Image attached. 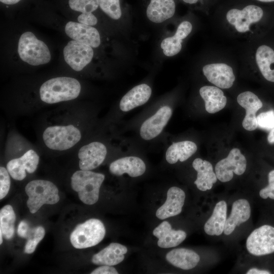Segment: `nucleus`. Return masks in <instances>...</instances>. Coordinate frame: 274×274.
I'll use <instances>...</instances> for the list:
<instances>
[{"mask_svg":"<svg viewBox=\"0 0 274 274\" xmlns=\"http://www.w3.org/2000/svg\"><path fill=\"white\" fill-rule=\"evenodd\" d=\"M247 167V160L239 149L233 148L228 156L217 162L215 170L217 179L222 182L230 181L233 173L236 175H243Z\"/></svg>","mask_w":274,"mask_h":274,"instance_id":"6e6552de","label":"nucleus"},{"mask_svg":"<svg viewBox=\"0 0 274 274\" xmlns=\"http://www.w3.org/2000/svg\"><path fill=\"white\" fill-rule=\"evenodd\" d=\"M267 141L270 144H274V128L270 130L267 136Z\"/></svg>","mask_w":274,"mask_h":274,"instance_id":"79ce46f5","label":"nucleus"},{"mask_svg":"<svg viewBox=\"0 0 274 274\" xmlns=\"http://www.w3.org/2000/svg\"><path fill=\"white\" fill-rule=\"evenodd\" d=\"M11 184L10 174L4 166L0 167V199L4 198L8 193Z\"/></svg>","mask_w":274,"mask_h":274,"instance_id":"c9c22d12","label":"nucleus"},{"mask_svg":"<svg viewBox=\"0 0 274 274\" xmlns=\"http://www.w3.org/2000/svg\"><path fill=\"white\" fill-rule=\"evenodd\" d=\"M28 229V224L25 221H21L18 226L17 232L18 235L21 237L26 238Z\"/></svg>","mask_w":274,"mask_h":274,"instance_id":"ea45409f","label":"nucleus"},{"mask_svg":"<svg viewBox=\"0 0 274 274\" xmlns=\"http://www.w3.org/2000/svg\"><path fill=\"white\" fill-rule=\"evenodd\" d=\"M109 170L116 176L127 174L131 177H137L145 172L146 165L138 157L127 156L112 162L109 166Z\"/></svg>","mask_w":274,"mask_h":274,"instance_id":"a211bd4d","label":"nucleus"},{"mask_svg":"<svg viewBox=\"0 0 274 274\" xmlns=\"http://www.w3.org/2000/svg\"><path fill=\"white\" fill-rule=\"evenodd\" d=\"M105 234L103 223L97 219H90L75 228L71 233L70 242L76 249L89 248L99 244Z\"/></svg>","mask_w":274,"mask_h":274,"instance_id":"423d86ee","label":"nucleus"},{"mask_svg":"<svg viewBox=\"0 0 274 274\" xmlns=\"http://www.w3.org/2000/svg\"><path fill=\"white\" fill-rule=\"evenodd\" d=\"M199 94L204 101L206 110L209 113H217L226 105V97L218 87L204 86L200 88Z\"/></svg>","mask_w":274,"mask_h":274,"instance_id":"a878e982","label":"nucleus"},{"mask_svg":"<svg viewBox=\"0 0 274 274\" xmlns=\"http://www.w3.org/2000/svg\"><path fill=\"white\" fill-rule=\"evenodd\" d=\"M172 115V110L169 107L160 108L142 124L140 131L141 138L145 140H150L157 137L168 123Z\"/></svg>","mask_w":274,"mask_h":274,"instance_id":"ddd939ff","label":"nucleus"},{"mask_svg":"<svg viewBox=\"0 0 274 274\" xmlns=\"http://www.w3.org/2000/svg\"><path fill=\"white\" fill-rule=\"evenodd\" d=\"M256 119L260 128L265 130H271L274 128L273 110L261 113L256 117Z\"/></svg>","mask_w":274,"mask_h":274,"instance_id":"f704fd0d","label":"nucleus"},{"mask_svg":"<svg viewBox=\"0 0 274 274\" xmlns=\"http://www.w3.org/2000/svg\"><path fill=\"white\" fill-rule=\"evenodd\" d=\"M3 233L0 231V244H2L3 243Z\"/></svg>","mask_w":274,"mask_h":274,"instance_id":"a18cd8bd","label":"nucleus"},{"mask_svg":"<svg viewBox=\"0 0 274 274\" xmlns=\"http://www.w3.org/2000/svg\"><path fill=\"white\" fill-rule=\"evenodd\" d=\"M251 208L248 201L239 199L232 206L231 213L226 219L223 232L226 235L231 234L236 227L246 222L250 217Z\"/></svg>","mask_w":274,"mask_h":274,"instance_id":"4be33fe9","label":"nucleus"},{"mask_svg":"<svg viewBox=\"0 0 274 274\" xmlns=\"http://www.w3.org/2000/svg\"><path fill=\"white\" fill-rule=\"evenodd\" d=\"M25 191L28 197L26 204L32 214L36 213L45 204H54L59 200L57 187L49 181L32 180L27 184Z\"/></svg>","mask_w":274,"mask_h":274,"instance_id":"7ed1b4c3","label":"nucleus"},{"mask_svg":"<svg viewBox=\"0 0 274 274\" xmlns=\"http://www.w3.org/2000/svg\"><path fill=\"white\" fill-rule=\"evenodd\" d=\"M45 234V230L43 227H37L34 230L33 236L29 238L25 244L24 253L30 254L35 252L38 244L44 238Z\"/></svg>","mask_w":274,"mask_h":274,"instance_id":"72a5a7b5","label":"nucleus"},{"mask_svg":"<svg viewBox=\"0 0 274 274\" xmlns=\"http://www.w3.org/2000/svg\"><path fill=\"white\" fill-rule=\"evenodd\" d=\"M81 85L77 79L68 77L50 79L40 87L41 100L48 104H56L76 98L81 91Z\"/></svg>","mask_w":274,"mask_h":274,"instance_id":"f257e3e1","label":"nucleus"},{"mask_svg":"<svg viewBox=\"0 0 274 274\" xmlns=\"http://www.w3.org/2000/svg\"><path fill=\"white\" fill-rule=\"evenodd\" d=\"M192 25L189 21H183L178 26L175 35L164 39L161 43L164 54L173 56L177 54L182 49V43L191 32Z\"/></svg>","mask_w":274,"mask_h":274,"instance_id":"b1692460","label":"nucleus"},{"mask_svg":"<svg viewBox=\"0 0 274 274\" xmlns=\"http://www.w3.org/2000/svg\"><path fill=\"white\" fill-rule=\"evenodd\" d=\"M105 178L102 174L81 169L72 175L71 184L81 201L91 205L98 200L99 189Z\"/></svg>","mask_w":274,"mask_h":274,"instance_id":"f03ea898","label":"nucleus"},{"mask_svg":"<svg viewBox=\"0 0 274 274\" xmlns=\"http://www.w3.org/2000/svg\"><path fill=\"white\" fill-rule=\"evenodd\" d=\"M197 149L196 144L192 141L173 143L166 152V160L170 164L176 163L178 160L185 161L192 156Z\"/></svg>","mask_w":274,"mask_h":274,"instance_id":"c85d7f7f","label":"nucleus"},{"mask_svg":"<svg viewBox=\"0 0 274 274\" xmlns=\"http://www.w3.org/2000/svg\"><path fill=\"white\" fill-rule=\"evenodd\" d=\"M63 57L66 63L74 71H81L92 60V48L75 40L70 41L64 47Z\"/></svg>","mask_w":274,"mask_h":274,"instance_id":"1a4fd4ad","label":"nucleus"},{"mask_svg":"<svg viewBox=\"0 0 274 274\" xmlns=\"http://www.w3.org/2000/svg\"><path fill=\"white\" fill-rule=\"evenodd\" d=\"M192 166L197 172V178L194 183L200 191L211 190L217 180L212 164L208 161L197 158L192 162Z\"/></svg>","mask_w":274,"mask_h":274,"instance_id":"5701e85b","label":"nucleus"},{"mask_svg":"<svg viewBox=\"0 0 274 274\" xmlns=\"http://www.w3.org/2000/svg\"><path fill=\"white\" fill-rule=\"evenodd\" d=\"M237 101L246 111L242 122L243 127L248 131L254 130L258 127L256 113L262 108V101L256 94L249 91L240 93Z\"/></svg>","mask_w":274,"mask_h":274,"instance_id":"dca6fc26","label":"nucleus"},{"mask_svg":"<svg viewBox=\"0 0 274 274\" xmlns=\"http://www.w3.org/2000/svg\"><path fill=\"white\" fill-rule=\"evenodd\" d=\"M202 72L210 82L220 88H230L235 80L232 67L224 63L206 64L203 67Z\"/></svg>","mask_w":274,"mask_h":274,"instance_id":"4468645a","label":"nucleus"},{"mask_svg":"<svg viewBox=\"0 0 274 274\" xmlns=\"http://www.w3.org/2000/svg\"><path fill=\"white\" fill-rule=\"evenodd\" d=\"M107 154L106 146L99 142H93L82 146L79 150L80 169L91 170L99 166Z\"/></svg>","mask_w":274,"mask_h":274,"instance_id":"9b49d317","label":"nucleus"},{"mask_svg":"<svg viewBox=\"0 0 274 274\" xmlns=\"http://www.w3.org/2000/svg\"><path fill=\"white\" fill-rule=\"evenodd\" d=\"M198 0H183V1L186 3L188 4H195L197 2Z\"/></svg>","mask_w":274,"mask_h":274,"instance_id":"c03bdc74","label":"nucleus"},{"mask_svg":"<svg viewBox=\"0 0 274 274\" xmlns=\"http://www.w3.org/2000/svg\"><path fill=\"white\" fill-rule=\"evenodd\" d=\"M78 21L80 23L90 26H94L96 25L97 22L96 17L92 13L80 14L78 17Z\"/></svg>","mask_w":274,"mask_h":274,"instance_id":"4c0bfd02","label":"nucleus"},{"mask_svg":"<svg viewBox=\"0 0 274 274\" xmlns=\"http://www.w3.org/2000/svg\"><path fill=\"white\" fill-rule=\"evenodd\" d=\"M185 199L184 191L177 187H172L167 191L164 203L156 211V216L163 220L181 213Z\"/></svg>","mask_w":274,"mask_h":274,"instance_id":"f3484780","label":"nucleus"},{"mask_svg":"<svg viewBox=\"0 0 274 274\" xmlns=\"http://www.w3.org/2000/svg\"><path fill=\"white\" fill-rule=\"evenodd\" d=\"M260 2H274V0H258Z\"/></svg>","mask_w":274,"mask_h":274,"instance_id":"49530a36","label":"nucleus"},{"mask_svg":"<svg viewBox=\"0 0 274 274\" xmlns=\"http://www.w3.org/2000/svg\"><path fill=\"white\" fill-rule=\"evenodd\" d=\"M91 274H118L115 267L110 265H102L92 271Z\"/></svg>","mask_w":274,"mask_h":274,"instance_id":"58836bf2","label":"nucleus"},{"mask_svg":"<svg viewBox=\"0 0 274 274\" xmlns=\"http://www.w3.org/2000/svg\"><path fill=\"white\" fill-rule=\"evenodd\" d=\"M16 215L12 207L6 205L0 211V231L7 239H11L14 235Z\"/></svg>","mask_w":274,"mask_h":274,"instance_id":"7c9ffc66","label":"nucleus"},{"mask_svg":"<svg viewBox=\"0 0 274 274\" xmlns=\"http://www.w3.org/2000/svg\"><path fill=\"white\" fill-rule=\"evenodd\" d=\"M268 185L259 191V195L263 199L268 197L274 199V169L268 175Z\"/></svg>","mask_w":274,"mask_h":274,"instance_id":"e433bc0d","label":"nucleus"},{"mask_svg":"<svg viewBox=\"0 0 274 274\" xmlns=\"http://www.w3.org/2000/svg\"><path fill=\"white\" fill-rule=\"evenodd\" d=\"M18 53L21 59L37 66L48 63L51 54L48 46L30 31L22 33L19 40Z\"/></svg>","mask_w":274,"mask_h":274,"instance_id":"20e7f679","label":"nucleus"},{"mask_svg":"<svg viewBox=\"0 0 274 274\" xmlns=\"http://www.w3.org/2000/svg\"><path fill=\"white\" fill-rule=\"evenodd\" d=\"M153 234L158 239L157 245L161 248L177 247L185 239L187 236L183 230L173 229L170 223L166 221H163L157 226L153 230Z\"/></svg>","mask_w":274,"mask_h":274,"instance_id":"6ab92c4d","label":"nucleus"},{"mask_svg":"<svg viewBox=\"0 0 274 274\" xmlns=\"http://www.w3.org/2000/svg\"><path fill=\"white\" fill-rule=\"evenodd\" d=\"M64 30L67 36L73 40L86 44L92 48H97L100 44L99 33L92 26L70 21L66 24Z\"/></svg>","mask_w":274,"mask_h":274,"instance_id":"2eb2a0df","label":"nucleus"},{"mask_svg":"<svg viewBox=\"0 0 274 274\" xmlns=\"http://www.w3.org/2000/svg\"><path fill=\"white\" fill-rule=\"evenodd\" d=\"M101 10L110 18L119 19L121 16L119 0H98Z\"/></svg>","mask_w":274,"mask_h":274,"instance_id":"473e14b6","label":"nucleus"},{"mask_svg":"<svg viewBox=\"0 0 274 274\" xmlns=\"http://www.w3.org/2000/svg\"><path fill=\"white\" fill-rule=\"evenodd\" d=\"M263 15L262 9L255 5H248L243 10H230L226 14L228 22L241 33L250 30L251 24L260 21Z\"/></svg>","mask_w":274,"mask_h":274,"instance_id":"9d476101","label":"nucleus"},{"mask_svg":"<svg viewBox=\"0 0 274 274\" xmlns=\"http://www.w3.org/2000/svg\"><path fill=\"white\" fill-rule=\"evenodd\" d=\"M152 93L150 87L146 84L137 85L121 98L119 107L123 112H128L131 110L146 103Z\"/></svg>","mask_w":274,"mask_h":274,"instance_id":"aec40b11","label":"nucleus"},{"mask_svg":"<svg viewBox=\"0 0 274 274\" xmlns=\"http://www.w3.org/2000/svg\"><path fill=\"white\" fill-rule=\"evenodd\" d=\"M256 61L264 78L274 82V51L269 46L261 45L257 49Z\"/></svg>","mask_w":274,"mask_h":274,"instance_id":"c756f323","label":"nucleus"},{"mask_svg":"<svg viewBox=\"0 0 274 274\" xmlns=\"http://www.w3.org/2000/svg\"><path fill=\"white\" fill-rule=\"evenodd\" d=\"M246 248L252 255L259 256L274 252V227L262 225L253 230L246 241Z\"/></svg>","mask_w":274,"mask_h":274,"instance_id":"0eeeda50","label":"nucleus"},{"mask_svg":"<svg viewBox=\"0 0 274 274\" xmlns=\"http://www.w3.org/2000/svg\"><path fill=\"white\" fill-rule=\"evenodd\" d=\"M21 0H0L1 2L7 5H14Z\"/></svg>","mask_w":274,"mask_h":274,"instance_id":"37998d69","label":"nucleus"},{"mask_svg":"<svg viewBox=\"0 0 274 274\" xmlns=\"http://www.w3.org/2000/svg\"><path fill=\"white\" fill-rule=\"evenodd\" d=\"M127 248L119 243H112L94 254L92 262L96 265L113 266L121 263L124 259Z\"/></svg>","mask_w":274,"mask_h":274,"instance_id":"412c9836","label":"nucleus"},{"mask_svg":"<svg viewBox=\"0 0 274 274\" xmlns=\"http://www.w3.org/2000/svg\"><path fill=\"white\" fill-rule=\"evenodd\" d=\"M39 160L38 153L34 150L29 149L21 157L10 160L7 169L13 179L21 181L26 177V172L32 174L36 170Z\"/></svg>","mask_w":274,"mask_h":274,"instance_id":"f8f14e48","label":"nucleus"},{"mask_svg":"<svg viewBox=\"0 0 274 274\" xmlns=\"http://www.w3.org/2000/svg\"><path fill=\"white\" fill-rule=\"evenodd\" d=\"M70 8L82 14L92 13L99 6L98 0H69Z\"/></svg>","mask_w":274,"mask_h":274,"instance_id":"2f4dec72","label":"nucleus"},{"mask_svg":"<svg viewBox=\"0 0 274 274\" xmlns=\"http://www.w3.org/2000/svg\"><path fill=\"white\" fill-rule=\"evenodd\" d=\"M175 8L174 0H151L146 14L152 22L161 23L173 16Z\"/></svg>","mask_w":274,"mask_h":274,"instance_id":"bb28decb","label":"nucleus"},{"mask_svg":"<svg viewBox=\"0 0 274 274\" xmlns=\"http://www.w3.org/2000/svg\"><path fill=\"white\" fill-rule=\"evenodd\" d=\"M81 139V132L76 126L54 125L47 127L43 133V140L50 149L66 150L78 144Z\"/></svg>","mask_w":274,"mask_h":274,"instance_id":"39448f33","label":"nucleus"},{"mask_svg":"<svg viewBox=\"0 0 274 274\" xmlns=\"http://www.w3.org/2000/svg\"><path fill=\"white\" fill-rule=\"evenodd\" d=\"M226 219V202L221 200L216 204L211 216L204 224L205 232L210 235H221L224 231Z\"/></svg>","mask_w":274,"mask_h":274,"instance_id":"cd10ccee","label":"nucleus"},{"mask_svg":"<svg viewBox=\"0 0 274 274\" xmlns=\"http://www.w3.org/2000/svg\"><path fill=\"white\" fill-rule=\"evenodd\" d=\"M165 258L171 264L184 270L194 268L200 261L195 252L186 248L174 249L166 254Z\"/></svg>","mask_w":274,"mask_h":274,"instance_id":"393cba45","label":"nucleus"},{"mask_svg":"<svg viewBox=\"0 0 274 274\" xmlns=\"http://www.w3.org/2000/svg\"><path fill=\"white\" fill-rule=\"evenodd\" d=\"M247 274H270V272L266 270H261L256 268H252L248 270Z\"/></svg>","mask_w":274,"mask_h":274,"instance_id":"a19ab883","label":"nucleus"}]
</instances>
